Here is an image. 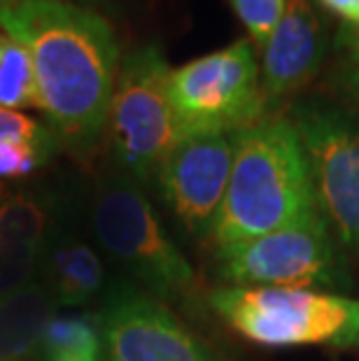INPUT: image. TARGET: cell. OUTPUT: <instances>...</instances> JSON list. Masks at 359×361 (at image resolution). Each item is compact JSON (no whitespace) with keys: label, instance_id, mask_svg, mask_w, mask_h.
Wrapping results in <instances>:
<instances>
[{"label":"cell","instance_id":"cell-1","mask_svg":"<svg viewBox=\"0 0 359 361\" xmlns=\"http://www.w3.org/2000/svg\"><path fill=\"white\" fill-rule=\"evenodd\" d=\"M0 30L26 49L40 112L75 159L103 145L121 54L110 21L61 0H0Z\"/></svg>","mask_w":359,"mask_h":361},{"label":"cell","instance_id":"cell-2","mask_svg":"<svg viewBox=\"0 0 359 361\" xmlns=\"http://www.w3.org/2000/svg\"><path fill=\"white\" fill-rule=\"evenodd\" d=\"M315 210L299 135L285 114L243 128L212 247L250 240Z\"/></svg>","mask_w":359,"mask_h":361},{"label":"cell","instance_id":"cell-3","mask_svg":"<svg viewBox=\"0 0 359 361\" xmlns=\"http://www.w3.org/2000/svg\"><path fill=\"white\" fill-rule=\"evenodd\" d=\"M89 219L98 250L157 301H185L198 289L192 261L168 235L138 184L105 173L94 191Z\"/></svg>","mask_w":359,"mask_h":361},{"label":"cell","instance_id":"cell-4","mask_svg":"<svg viewBox=\"0 0 359 361\" xmlns=\"http://www.w3.org/2000/svg\"><path fill=\"white\" fill-rule=\"evenodd\" d=\"M171 71L162 47L142 44L121 59L105 124L110 171L147 189L182 140L171 103Z\"/></svg>","mask_w":359,"mask_h":361},{"label":"cell","instance_id":"cell-5","mask_svg":"<svg viewBox=\"0 0 359 361\" xmlns=\"http://www.w3.org/2000/svg\"><path fill=\"white\" fill-rule=\"evenodd\" d=\"M208 305L236 334L264 348H359V298L285 287H221Z\"/></svg>","mask_w":359,"mask_h":361},{"label":"cell","instance_id":"cell-6","mask_svg":"<svg viewBox=\"0 0 359 361\" xmlns=\"http://www.w3.org/2000/svg\"><path fill=\"white\" fill-rule=\"evenodd\" d=\"M215 255L217 273L226 287H285L348 294L355 284L346 252L317 210L276 231L229 245Z\"/></svg>","mask_w":359,"mask_h":361},{"label":"cell","instance_id":"cell-7","mask_svg":"<svg viewBox=\"0 0 359 361\" xmlns=\"http://www.w3.org/2000/svg\"><path fill=\"white\" fill-rule=\"evenodd\" d=\"M285 117L299 135L315 210L346 255L359 257V119L329 98H296Z\"/></svg>","mask_w":359,"mask_h":361},{"label":"cell","instance_id":"cell-8","mask_svg":"<svg viewBox=\"0 0 359 361\" xmlns=\"http://www.w3.org/2000/svg\"><path fill=\"white\" fill-rule=\"evenodd\" d=\"M171 103L180 133H231L271 117L255 44L245 37L171 71Z\"/></svg>","mask_w":359,"mask_h":361},{"label":"cell","instance_id":"cell-9","mask_svg":"<svg viewBox=\"0 0 359 361\" xmlns=\"http://www.w3.org/2000/svg\"><path fill=\"white\" fill-rule=\"evenodd\" d=\"M238 133H196L175 145L157 175V189L182 228L198 243H212L224 205Z\"/></svg>","mask_w":359,"mask_h":361},{"label":"cell","instance_id":"cell-10","mask_svg":"<svg viewBox=\"0 0 359 361\" xmlns=\"http://www.w3.org/2000/svg\"><path fill=\"white\" fill-rule=\"evenodd\" d=\"M101 314L105 361H221L166 303L131 280L110 284Z\"/></svg>","mask_w":359,"mask_h":361},{"label":"cell","instance_id":"cell-11","mask_svg":"<svg viewBox=\"0 0 359 361\" xmlns=\"http://www.w3.org/2000/svg\"><path fill=\"white\" fill-rule=\"evenodd\" d=\"M329 33L308 0H287L285 12L259 51V75L269 114L303 89L324 63Z\"/></svg>","mask_w":359,"mask_h":361},{"label":"cell","instance_id":"cell-12","mask_svg":"<svg viewBox=\"0 0 359 361\" xmlns=\"http://www.w3.org/2000/svg\"><path fill=\"white\" fill-rule=\"evenodd\" d=\"M61 221L49 194L17 191L0 198V298L37 280L44 247Z\"/></svg>","mask_w":359,"mask_h":361},{"label":"cell","instance_id":"cell-13","mask_svg":"<svg viewBox=\"0 0 359 361\" xmlns=\"http://www.w3.org/2000/svg\"><path fill=\"white\" fill-rule=\"evenodd\" d=\"M37 280L56 310H89L96 301L103 303L110 287L101 252L66 219L44 247Z\"/></svg>","mask_w":359,"mask_h":361},{"label":"cell","instance_id":"cell-14","mask_svg":"<svg viewBox=\"0 0 359 361\" xmlns=\"http://www.w3.org/2000/svg\"><path fill=\"white\" fill-rule=\"evenodd\" d=\"M56 305L40 280L0 298V361H42L40 338Z\"/></svg>","mask_w":359,"mask_h":361},{"label":"cell","instance_id":"cell-15","mask_svg":"<svg viewBox=\"0 0 359 361\" xmlns=\"http://www.w3.org/2000/svg\"><path fill=\"white\" fill-rule=\"evenodd\" d=\"M40 359L105 361V334L101 310H56L42 329Z\"/></svg>","mask_w":359,"mask_h":361},{"label":"cell","instance_id":"cell-16","mask_svg":"<svg viewBox=\"0 0 359 361\" xmlns=\"http://www.w3.org/2000/svg\"><path fill=\"white\" fill-rule=\"evenodd\" d=\"M0 107L19 112L40 110L28 54L5 30H0Z\"/></svg>","mask_w":359,"mask_h":361},{"label":"cell","instance_id":"cell-17","mask_svg":"<svg viewBox=\"0 0 359 361\" xmlns=\"http://www.w3.org/2000/svg\"><path fill=\"white\" fill-rule=\"evenodd\" d=\"M229 3L238 21L245 26L250 42L255 44L257 51H262L285 12L287 0H229Z\"/></svg>","mask_w":359,"mask_h":361},{"label":"cell","instance_id":"cell-18","mask_svg":"<svg viewBox=\"0 0 359 361\" xmlns=\"http://www.w3.org/2000/svg\"><path fill=\"white\" fill-rule=\"evenodd\" d=\"M54 133L47 121L30 117L26 112L0 107V145L7 140H21V137H44Z\"/></svg>","mask_w":359,"mask_h":361},{"label":"cell","instance_id":"cell-19","mask_svg":"<svg viewBox=\"0 0 359 361\" xmlns=\"http://www.w3.org/2000/svg\"><path fill=\"white\" fill-rule=\"evenodd\" d=\"M336 49L346 56V66L359 68V26L341 24L336 33Z\"/></svg>","mask_w":359,"mask_h":361},{"label":"cell","instance_id":"cell-20","mask_svg":"<svg viewBox=\"0 0 359 361\" xmlns=\"http://www.w3.org/2000/svg\"><path fill=\"white\" fill-rule=\"evenodd\" d=\"M320 5L336 14L343 24L359 26V0H320Z\"/></svg>","mask_w":359,"mask_h":361},{"label":"cell","instance_id":"cell-21","mask_svg":"<svg viewBox=\"0 0 359 361\" xmlns=\"http://www.w3.org/2000/svg\"><path fill=\"white\" fill-rule=\"evenodd\" d=\"M334 84H336V87H339L346 96L353 98L355 103H359V68L343 63L341 71L334 75Z\"/></svg>","mask_w":359,"mask_h":361},{"label":"cell","instance_id":"cell-22","mask_svg":"<svg viewBox=\"0 0 359 361\" xmlns=\"http://www.w3.org/2000/svg\"><path fill=\"white\" fill-rule=\"evenodd\" d=\"M61 3H71V5H78V7H87L89 3H94V0H61Z\"/></svg>","mask_w":359,"mask_h":361}]
</instances>
